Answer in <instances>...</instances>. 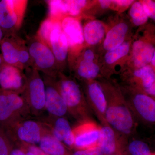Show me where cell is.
I'll return each instance as SVG.
<instances>
[{
	"label": "cell",
	"instance_id": "obj_1",
	"mask_svg": "<svg viewBox=\"0 0 155 155\" xmlns=\"http://www.w3.org/2000/svg\"><path fill=\"white\" fill-rule=\"evenodd\" d=\"M100 84L107 101L106 121L119 134L128 140L135 133L137 122L127 106L122 92L112 84Z\"/></svg>",
	"mask_w": 155,
	"mask_h": 155
},
{
	"label": "cell",
	"instance_id": "obj_2",
	"mask_svg": "<svg viewBox=\"0 0 155 155\" xmlns=\"http://www.w3.org/2000/svg\"><path fill=\"white\" fill-rule=\"evenodd\" d=\"M55 80L69 115L78 122L91 119L93 113L77 82L60 72Z\"/></svg>",
	"mask_w": 155,
	"mask_h": 155
},
{
	"label": "cell",
	"instance_id": "obj_3",
	"mask_svg": "<svg viewBox=\"0 0 155 155\" xmlns=\"http://www.w3.org/2000/svg\"><path fill=\"white\" fill-rule=\"evenodd\" d=\"M31 116L22 95L0 89V128L8 130Z\"/></svg>",
	"mask_w": 155,
	"mask_h": 155
},
{
	"label": "cell",
	"instance_id": "obj_4",
	"mask_svg": "<svg viewBox=\"0 0 155 155\" xmlns=\"http://www.w3.org/2000/svg\"><path fill=\"white\" fill-rule=\"evenodd\" d=\"M26 83L22 96L28 105L31 116L40 117L45 111V86L39 72L33 67L25 70Z\"/></svg>",
	"mask_w": 155,
	"mask_h": 155
},
{
	"label": "cell",
	"instance_id": "obj_5",
	"mask_svg": "<svg viewBox=\"0 0 155 155\" xmlns=\"http://www.w3.org/2000/svg\"><path fill=\"white\" fill-rule=\"evenodd\" d=\"M123 94L131 114L137 122L147 126L155 123V101L140 90L131 87Z\"/></svg>",
	"mask_w": 155,
	"mask_h": 155
},
{
	"label": "cell",
	"instance_id": "obj_6",
	"mask_svg": "<svg viewBox=\"0 0 155 155\" xmlns=\"http://www.w3.org/2000/svg\"><path fill=\"white\" fill-rule=\"evenodd\" d=\"M13 144H38L49 131L40 120L30 118L18 122L5 131Z\"/></svg>",
	"mask_w": 155,
	"mask_h": 155
},
{
	"label": "cell",
	"instance_id": "obj_7",
	"mask_svg": "<svg viewBox=\"0 0 155 155\" xmlns=\"http://www.w3.org/2000/svg\"><path fill=\"white\" fill-rule=\"evenodd\" d=\"M32 67L41 71L44 75L56 78L58 73V65L49 47L37 36L29 39L27 43Z\"/></svg>",
	"mask_w": 155,
	"mask_h": 155
},
{
	"label": "cell",
	"instance_id": "obj_8",
	"mask_svg": "<svg viewBox=\"0 0 155 155\" xmlns=\"http://www.w3.org/2000/svg\"><path fill=\"white\" fill-rule=\"evenodd\" d=\"M27 1H0V27L6 35L15 33L21 26Z\"/></svg>",
	"mask_w": 155,
	"mask_h": 155
},
{
	"label": "cell",
	"instance_id": "obj_9",
	"mask_svg": "<svg viewBox=\"0 0 155 155\" xmlns=\"http://www.w3.org/2000/svg\"><path fill=\"white\" fill-rule=\"evenodd\" d=\"M101 125L92 119L84 120L72 128L74 149L84 150L98 147Z\"/></svg>",
	"mask_w": 155,
	"mask_h": 155
},
{
	"label": "cell",
	"instance_id": "obj_10",
	"mask_svg": "<svg viewBox=\"0 0 155 155\" xmlns=\"http://www.w3.org/2000/svg\"><path fill=\"white\" fill-rule=\"evenodd\" d=\"M98 147L104 155H125L128 140L119 134L108 124L101 125Z\"/></svg>",
	"mask_w": 155,
	"mask_h": 155
},
{
	"label": "cell",
	"instance_id": "obj_11",
	"mask_svg": "<svg viewBox=\"0 0 155 155\" xmlns=\"http://www.w3.org/2000/svg\"><path fill=\"white\" fill-rule=\"evenodd\" d=\"M44 124L50 133L67 148L74 149V136L67 117H52L47 115L37 118Z\"/></svg>",
	"mask_w": 155,
	"mask_h": 155
},
{
	"label": "cell",
	"instance_id": "obj_12",
	"mask_svg": "<svg viewBox=\"0 0 155 155\" xmlns=\"http://www.w3.org/2000/svg\"><path fill=\"white\" fill-rule=\"evenodd\" d=\"M45 86V111L52 117H66L69 114L67 105L59 91L55 78L44 75Z\"/></svg>",
	"mask_w": 155,
	"mask_h": 155
},
{
	"label": "cell",
	"instance_id": "obj_13",
	"mask_svg": "<svg viewBox=\"0 0 155 155\" xmlns=\"http://www.w3.org/2000/svg\"><path fill=\"white\" fill-rule=\"evenodd\" d=\"M26 83L24 71L7 64L2 66L0 71V89L21 94Z\"/></svg>",
	"mask_w": 155,
	"mask_h": 155
},
{
	"label": "cell",
	"instance_id": "obj_14",
	"mask_svg": "<svg viewBox=\"0 0 155 155\" xmlns=\"http://www.w3.org/2000/svg\"><path fill=\"white\" fill-rule=\"evenodd\" d=\"M41 41L51 50L58 65L66 61L69 46L67 37L61 27V22L56 20L51 30Z\"/></svg>",
	"mask_w": 155,
	"mask_h": 155
},
{
	"label": "cell",
	"instance_id": "obj_15",
	"mask_svg": "<svg viewBox=\"0 0 155 155\" xmlns=\"http://www.w3.org/2000/svg\"><path fill=\"white\" fill-rule=\"evenodd\" d=\"M87 102L101 125L108 124L106 119L107 101L101 84L96 81L87 84L86 89Z\"/></svg>",
	"mask_w": 155,
	"mask_h": 155
},
{
	"label": "cell",
	"instance_id": "obj_16",
	"mask_svg": "<svg viewBox=\"0 0 155 155\" xmlns=\"http://www.w3.org/2000/svg\"><path fill=\"white\" fill-rule=\"evenodd\" d=\"M25 43V41L15 33L6 35L0 45L1 54L4 64L21 69L19 62V52Z\"/></svg>",
	"mask_w": 155,
	"mask_h": 155
},
{
	"label": "cell",
	"instance_id": "obj_17",
	"mask_svg": "<svg viewBox=\"0 0 155 155\" xmlns=\"http://www.w3.org/2000/svg\"><path fill=\"white\" fill-rule=\"evenodd\" d=\"M135 85L133 87L140 90L155 99V74L153 68L150 65L138 68L134 72Z\"/></svg>",
	"mask_w": 155,
	"mask_h": 155
},
{
	"label": "cell",
	"instance_id": "obj_18",
	"mask_svg": "<svg viewBox=\"0 0 155 155\" xmlns=\"http://www.w3.org/2000/svg\"><path fill=\"white\" fill-rule=\"evenodd\" d=\"M62 30L67 37L69 48L83 43V30L79 21L74 17L67 16L61 22Z\"/></svg>",
	"mask_w": 155,
	"mask_h": 155
},
{
	"label": "cell",
	"instance_id": "obj_19",
	"mask_svg": "<svg viewBox=\"0 0 155 155\" xmlns=\"http://www.w3.org/2000/svg\"><path fill=\"white\" fill-rule=\"evenodd\" d=\"M155 54V48L150 43L137 41L133 44L132 60L134 66L138 69L150 63Z\"/></svg>",
	"mask_w": 155,
	"mask_h": 155
},
{
	"label": "cell",
	"instance_id": "obj_20",
	"mask_svg": "<svg viewBox=\"0 0 155 155\" xmlns=\"http://www.w3.org/2000/svg\"><path fill=\"white\" fill-rule=\"evenodd\" d=\"M128 27L127 24L121 22L116 24L108 31L104 42L105 49H114L123 43Z\"/></svg>",
	"mask_w": 155,
	"mask_h": 155
},
{
	"label": "cell",
	"instance_id": "obj_21",
	"mask_svg": "<svg viewBox=\"0 0 155 155\" xmlns=\"http://www.w3.org/2000/svg\"><path fill=\"white\" fill-rule=\"evenodd\" d=\"M38 147L48 155H71L68 148L50 133L43 137Z\"/></svg>",
	"mask_w": 155,
	"mask_h": 155
},
{
	"label": "cell",
	"instance_id": "obj_22",
	"mask_svg": "<svg viewBox=\"0 0 155 155\" xmlns=\"http://www.w3.org/2000/svg\"><path fill=\"white\" fill-rule=\"evenodd\" d=\"M105 29L102 23L98 20L91 21L87 24L83 31L84 40L90 45L98 43L104 35Z\"/></svg>",
	"mask_w": 155,
	"mask_h": 155
},
{
	"label": "cell",
	"instance_id": "obj_23",
	"mask_svg": "<svg viewBox=\"0 0 155 155\" xmlns=\"http://www.w3.org/2000/svg\"><path fill=\"white\" fill-rule=\"evenodd\" d=\"M76 72L80 78L91 80L98 75L100 68L97 65L94 63V61L83 59L79 63Z\"/></svg>",
	"mask_w": 155,
	"mask_h": 155
},
{
	"label": "cell",
	"instance_id": "obj_24",
	"mask_svg": "<svg viewBox=\"0 0 155 155\" xmlns=\"http://www.w3.org/2000/svg\"><path fill=\"white\" fill-rule=\"evenodd\" d=\"M129 49V43L123 42L114 49L108 51L105 56V61L108 64H114L120 58L126 56L128 54Z\"/></svg>",
	"mask_w": 155,
	"mask_h": 155
},
{
	"label": "cell",
	"instance_id": "obj_25",
	"mask_svg": "<svg viewBox=\"0 0 155 155\" xmlns=\"http://www.w3.org/2000/svg\"><path fill=\"white\" fill-rule=\"evenodd\" d=\"M129 14L132 22L136 26L144 24L148 19L140 2H137L133 3L130 8Z\"/></svg>",
	"mask_w": 155,
	"mask_h": 155
},
{
	"label": "cell",
	"instance_id": "obj_26",
	"mask_svg": "<svg viewBox=\"0 0 155 155\" xmlns=\"http://www.w3.org/2000/svg\"><path fill=\"white\" fill-rule=\"evenodd\" d=\"M47 2L49 10L50 18L58 20V18L61 15L67 14V1L51 0L47 1Z\"/></svg>",
	"mask_w": 155,
	"mask_h": 155
},
{
	"label": "cell",
	"instance_id": "obj_27",
	"mask_svg": "<svg viewBox=\"0 0 155 155\" xmlns=\"http://www.w3.org/2000/svg\"><path fill=\"white\" fill-rule=\"evenodd\" d=\"M127 150L130 155H152L149 147L144 142L134 140L128 143Z\"/></svg>",
	"mask_w": 155,
	"mask_h": 155
},
{
	"label": "cell",
	"instance_id": "obj_28",
	"mask_svg": "<svg viewBox=\"0 0 155 155\" xmlns=\"http://www.w3.org/2000/svg\"><path fill=\"white\" fill-rule=\"evenodd\" d=\"M84 0H70L67 1V14L70 17H74L79 15L81 9L86 4Z\"/></svg>",
	"mask_w": 155,
	"mask_h": 155
},
{
	"label": "cell",
	"instance_id": "obj_29",
	"mask_svg": "<svg viewBox=\"0 0 155 155\" xmlns=\"http://www.w3.org/2000/svg\"><path fill=\"white\" fill-rule=\"evenodd\" d=\"M13 146L5 132L0 128V155H9Z\"/></svg>",
	"mask_w": 155,
	"mask_h": 155
},
{
	"label": "cell",
	"instance_id": "obj_30",
	"mask_svg": "<svg viewBox=\"0 0 155 155\" xmlns=\"http://www.w3.org/2000/svg\"><path fill=\"white\" fill-rule=\"evenodd\" d=\"M143 10L148 17L155 20V3L151 0H146L141 2Z\"/></svg>",
	"mask_w": 155,
	"mask_h": 155
},
{
	"label": "cell",
	"instance_id": "obj_31",
	"mask_svg": "<svg viewBox=\"0 0 155 155\" xmlns=\"http://www.w3.org/2000/svg\"><path fill=\"white\" fill-rule=\"evenodd\" d=\"M71 155H104L99 147L84 150H75Z\"/></svg>",
	"mask_w": 155,
	"mask_h": 155
},
{
	"label": "cell",
	"instance_id": "obj_32",
	"mask_svg": "<svg viewBox=\"0 0 155 155\" xmlns=\"http://www.w3.org/2000/svg\"><path fill=\"white\" fill-rule=\"evenodd\" d=\"M9 155H29V151L21 146L14 145Z\"/></svg>",
	"mask_w": 155,
	"mask_h": 155
},
{
	"label": "cell",
	"instance_id": "obj_33",
	"mask_svg": "<svg viewBox=\"0 0 155 155\" xmlns=\"http://www.w3.org/2000/svg\"><path fill=\"white\" fill-rule=\"evenodd\" d=\"M20 145L27 149L28 150L33 153L35 155H48L46 153L38 146L35 145H26V144H14Z\"/></svg>",
	"mask_w": 155,
	"mask_h": 155
},
{
	"label": "cell",
	"instance_id": "obj_34",
	"mask_svg": "<svg viewBox=\"0 0 155 155\" xmlns=\"http://www.w3.org/2000/svg\"><path fill=\"white\" fill-rule=\"evenodd\" d=\"M134 1L130 0H116V1H112V2L115 3L118 5L122 6V7H127L130 5L134 2Z\"/></svg>",
	"mask_w": 155,
	"mask_h": 155
},
{
	"label": "cell",
	"instance_id": "obj_35",
	"mask_svg": "<svg viewBox=\"0 0 155 155\" xmlns=\"http://www.w3.org/2000/svg\"><path fill=\"white\" fill-rule=\"evenodd\" d=\"M99 2L101 7L103 9L108 8L112 3V1H109V0H100Z\"/></svg>",
	"mask_w": 155,
	"mask_h": 155
},
{
	"label": "cell",
	"instance_id": "obj_36",
	"mask_svg": "<svg viewBox=\"0 0 155 155\" xmlns=\"http://www.w3.org/2000/svg\"><path fill=\"white\" fill-rule=\"evenodd\" d=\"M5 36V32L3 31L2 28L0 27V45Z\"/></svg>",
	"mask_w": 155,
	"mask_h": 155
},
{
	"label": "cell",
	"instance_id": "obj_37",
	"mask_svg": "<svg viewBox=\"0 0 155 155\" xmlns=\"http://www.w3.org/2000/svg\"><path fill=\"white\" fill-rule=\"evenodd\" d=\"M155 54L154 55V56H153L152 59L151 61V62L152 65V66L153 67H155Z\"/></svg>",
	"mask_w": 155,
	"mask_h": 155
},
{
	"label": "cell",
	"instance_id": "obj_38",
	"mask_svg": "<svg viewBox=\"0 0 155 155\" xmlns=\"http://www.w3.org/2000/svg\"><path fill=\"white\" fill-rule=\"evenodd\" d=\"M4 64V61H3L2 58V55L0 53V66H2Z\"/></svg>",
	"mask_w": 155,
	"mask_h": 155
},
{
	"label": "cell",
	"instance_id": "obj_39",
	"mask_svg": "<svg viewBox=\"0 0 155 155\" xmlns=\"http://www.w3.org/2000/svg\"><path fill=\"white\" fill-rule=\"evenodd\" d=\"M152 155H155L154 153H152Z\"/></svg>",
	"mask_w": 155,
	"mask_h": 155
},
{
	"label": "cell",
	"instance_id": "obj_40",
	"mask_svg": "<svg viewBox=\"0 0 155 155\" xmlns=\"http://www.w3.org/2000/svg\"><path fill=\"white\" fill-rule=\"evenodd\" d=\"M2 66H0V71H1V69H2Z\"/></svg>",
	"mask_w": 155,
	"mask_h": 155
},
{
	"label": "cell",
	"instance_id": "obj_41",
	"mask_svg": "<svg viewBox=\"0 0 155 155\" xmlns=\"http://www.w3.org/2000/svg\"></svg>",
	"mask_w": 155,
	"mask_h": 155
}]
</instances>
